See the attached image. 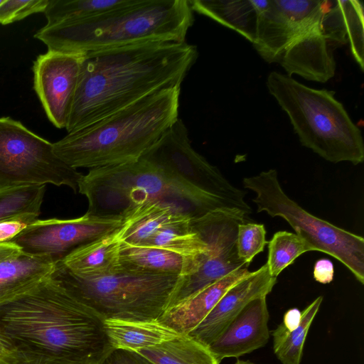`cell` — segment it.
<instances>
[{
    "label": "cell",
    "mask_w": 364,
    "mask_h": 364,
    "mask_svg": "<svg viewBox=\"0 0 364 364\" xmlns=\"http://www.w3.org/2000/svg\"><path fill=\"white\" fill-rule=\"evenodd\" d=\"M313 275L314 279L321 284H329L333 279L334 267L328 259L317 260L314 267Z\"/></svg>",
    "instance_id": "cell-37"
},
{
    "label": "cell",
    "mask_w": 364,
    "mask_h": 364,
    "mask_svg": "<svg viewBox=\"0 0 364 364\" xmlns=\"http://www.w3.org/2000/svg\"><path fill=\"white\" fill-rule=\"evenodd\" d=\"M125 218L122 241L134 246H144L158 232L168 226L192 220L189 216L158 203L142 206Z\"/></svg>",
    "instance_id": "cell-24"
},
{
    "label": "cell",
    "mask_w": 364,
    "mask_h": 364,
    "mask_svg": "<svg viewBox=\"0 0 364 364\" xmlns=\"http://www.w3.org/2000/svg\"><path fill=\"white\" fill-rule=\"evenodd\" d=\"M263 224L242 222L237 225L236 249L239 258L249 264L253 258L262 252L268 243Z\"/></svg>",
    "instance_id": "cell-32"
},
{
    "label": "cell",
    "mask_w": 364,
    "mask_h": 364,
    "mask_svg": "<svg viewBox=\"0 0 364 364\" xmlns=\"http://www.w3.org/2000/svg\"><path fill=\"white\" fill-rule=\"evenodd\" d=\"M243 186L252 191L257 212L284 218L313 251L326 253L343 264L364 284V239L314 216L291 200L283 191L275 169L246 177Z\"/></svg>",
    "instance_id": "cell-8"
},
{
    "label": "cell",
    "mask_w": 364,
    "mask_h": 364,
    "mask_svg": "<svg viewBox=\"0 0 364 364\" xmlns=\"http://www.w3.org/2000/svg\"><path fill=\"white\" fill-rule=\"evenodd\" d=\"M334 50L322 32L321 21L296 37L277 63L289 76L296 74L308 80L326 82L335 75Z\"/></svg>",
    "instance_id": "cell-17"
},
{
    "label": "cell",
    "mask_w": 364,
    "mask_h": 364,
    "mask_svg": "<svg viewBox=\"0 0 364 364\" xmlns=\"http://www.w3.org/2000/svg\"><path fill=\"white\" fill-rule=\"evenodd\" d=\"M97 364H154L136 351L112 348Z\"/></svg>",
    "instance_id": "cell-35"
},
{
    "label": "cell",
    "mask_w": 364,
    "mask_h": 364,
    "mask_svg": "<svg viewBox=\"0 0 364 364\" xmlns=\"http://www.w3.org/2000/svg\"><path fill=\"white\" fill-rule=\"evenodd\" d=\"M313 251L311 246L296 233L279 231L268 242L267 265L271 276L279 274L302 254Z\"/></svg>",
    "instance_id": "cell-30"
},
{
    "label": "cell",
    "mask_w": 364,
    "mask_h": 364,
    "mask_svg": "<svg viewBox=\"0 0 364 364\" xmlns=\"http://www.w3.org/2000/svg\"><path fill=\"white\" fill-rule=\"evenodd\" d=\"M55 262L23 252L0 261V305L25 294L50 275Z\"/></svg>",
    "instance_id": "cell-20"
},
{
    "label": "cell",
    "mask_w": 364,
    "mask_h": 364,
    "mask_svg": "<svg viewBox=\"0 0 364 364\" xmlns=\"http://www.w3.org/2000/svg\"><path fill=\"white\" fill-rule=\"evenodd\" d=\"M50 278L103 321H157L167 309L182 276L134 272L121 267L96 277H82L60 261Z\"/></svg>",
    "instance_id": "cell-7"
},
{
    "label": "cell",
    "mask_w": 364,
    "mask_h": 364,
    "mask_svg": "<svg viewBox=\"0 0 364 364\" xmlns=\"http://www.w3.org/2000/svg\"><path fill=\"white\" fill-rule=\"evenodd\" d=\"M250 272L248 267L236 269L167 309L157 321L178 334H188L206 317L227 291Z\"/></svg>",
    "instance_id": "cell-18"
},
{
    "label": "cell",
    "mask_w": 364,
    "mask_h": 364,
    "mask_svg": "<svg viewBox=\"0 0 364 364\" xmlns=\"http://www.w3.org/2000/svg\"><path fill=\"white\" fill-rule=\"evenodd\" d=\"M38 215L27 213L0 220V243L9 242L33 222Z\"/></svg>",
    "instance_id": "cell-34"
},
{
    "label": "cell",
    "mask_w": 364,
    "mask_h": 364,
    "mask_svg": "<svg viewBox=\"0 0 364 364\" xmlns=\"http://www.w3.org/2000/svg\"><path fill=\"white\" fill-rule=\"evenodd\" d=\"M121 267L125 270L155 274H177L182 277L195 273L199 263L169 250L151 246H134L121 243Z\"/></svg>",
    "instance_id": "cell-21"
},
{
    "label": "cell",
    "mask_w": 364,
    "mask_h": 364,
    "mask_svg": "<svg viewBox=\"0 0 364 364\" xmlns=\"http://www.w3.org/2000/svg\"><path fill=\"white\" fill-rule=\"evenodd\" d=\"M328 1L270 0L257 21L255 49L266 62L277 63L300 34L319 23Z\"/></svg>",
    "instance_id": "cell-13"
},
{
    "label": "cell",
    "mask_w": 364,
    "mask_h": 364,
    "mask_svg": "<svg viewBox=\"0 0 364 364\" xmlns=\"http://www.w3.org/2000/svg\"><path fill=\"white\" fill-rule=\"evenodd\" d=\"M235 364H255V363H252L248 360H242L237 359V361L235 363Z\"/></svg>",
    "instance_id": "cell-41"
},
{
    "label": "cell",
    "mask_w": 364,
    "mask_h": 364,
    "mask_svg": "<svg viewBox=\"0 0 364 364\" xmlns=\"http://www.w3.org/2000/svg\"><path fill=\"white\" fill-rule=\"evenodd\" d=\"M301 320V311L296 308H292L285 312L282 324L287 330L292 331L298 327Z\"/></svg>",
    "instance_id": "cell-39"
},
{
    "label": "cell",
    "mask_w": 364,
    "mask_h": 364,
    "mask_svg": "<svg viewBox=\"0 0 364 364\" xmlns=\"http://www.w3.org/2000/svg\"><path fill=\"white\" fill-rule=\"evenodd\" d=\"M46 186L0 188V220L27 213L40 215Z\"/></svg>",
    "instance_id": "cell-29"
},
{
    "label": "cell",
    "mask_w": 364,
    "mask_h": 364,
    "mask_svg": "<svg viewBox=\"0 0 364 364\" xmlns=\"http://www.w3.org/2000/svg\"><path fill=\"white\" fill-rule=\"evenodd\" d=\"M141 159L193 192L218 200L248 216L252 213L245 200V193L192 147L188 129L179 117Z\"/></svg>",
    "instance_id": "cell-10"
},
{
    "label": "cell",
    "mask_w": 364,
    "mask_h": 364,
    "mask_svg": "<svg viewBox=\"0 0 364 364\" xmlns=\"http://www.w3.org/2000/svg\"><path fill=\"white\" fill-rule=\"evenodd\" d=\"M77 191L87 198V213L104 218L124 219L154 203L169 206L192 220L213 210L234 209L190 191L141 158L132 163L90 169L82 176Z\"/></svg>",
    "instance_id": "cell-5"
},
{
    "label": "cell",
    "mask_w": 364,
    "mask_h": 364,
    "mask_svg": "<svg viewBox=\"0 0 364 364\" xmlns=\"http://www.w3.org/2000/svg\"><path fill=\"white\" fill-rule=\"evenodd\" d=\"M0 330L24 353L97 364L112 348L104 321L49 276L0 305Z\"/></svg>",
    "instance_id": "cell-2"
},
{
    "label": "cell",
    "mask_w": 364,
    "mask_h": 364,
    "mask_svg": "<svg viewBox=\"0 0 364 364\" xmlns=\"http://www.w3.org/2000/svg\"><path fill=\"white\" fill-rule=\"evenodd\" d=\"M144 246L156 247L199 263L208 252L207 244L191 228V220L168 226L153 236Z\"/></svg>",
    "instance_id": "cell-28"
},
{
    "label": "cell",
    "mask_w": 364,
    "mask_h": 364,
    "mask_svg": "<svg viewBox=\"0 0 364 364\" xmlns=\"http://www.w3.org/2000/svg\"><path fill=\"white\" fill-rule=\"evenodd\" d=\"M124 225L112 233L77 247L60 262L82 277H101L117 272L121 269L119 250Z\"/></svg>",
    "instance_id": "cell-19"
},
{
    "label": "cell",
    "mask_w": 364,
    "mask_h": 364,
    "mask_svg": "<svg viewBox=\"0 0 364 364\" xmlns=\"http://www.w3.org/2000/svg\"><path fill=\"white\" fill-rule=\"evenodd\" d=\"M21 249L13 242L0 243V261L21 252Z\"/></svg>",
    "instance_id": "cell-40"
},
{
    "label": "cell",
    "mask_w": 364,
    "mask_h": 364,
    "mask_svg": "<svg viewBox=\"0 0 364 364\" xmlns=\"http://www.w3.org/2000/svg\"><path fill=\"white\" fill-rule=\"evenodd\" d=\"M154 364H219L208 348L188 335L137 351Z\"/></svg>",
    "instance_id": "cell-25"
},
{
    "label": "cell",
    "mask_w": 364,
    "mask_h": 364,
    "mask_svg": "<svg viewBox=\"0 0 364 364\" xmlns=\"http://www.w3.org/2000/svg\"><path fill=\"white\" fill-rule=\"evenodd\" d=\"M198 56L197 47L186 41H150L85 53L68 133L155 92L181 86Z\"/></svg>",
    "instance_id": "cell-1"
},
{
    "label": "cell",
    "mask_w": 364,
    "mask_h": 364,
    "mask_svg": "<svg viewBox=\"0 0 364 364\" xmlns=\"http://www.w3.org/2000/svg\"><path fill=\"white\" fill-rule=\"evenodd\" d=\"M266 84L302 146L332 163L357 165L364 161L360 129L334 91L309 87L277 71L269 73Z\"/></svg>",
    "instance_id": "cell-6"
},
{
    "label": "cell",
    "mask_w": 364,
    "mask_h": 364,
    "mask_svg": "<svg viewBox=\"0 0 364 364\" xmlns=\"http://www.w3.org/2000/svg\"><path fill=\"white\" fill-rule=\"evenodd\" d=\"M341 11L348 42L353 57L360 70L364 68L363 4L358 0H337Z\"/></svg>",
    "instance_id": "cell-31"
},
{
    "label": "cell",
    "mask_w": 364,
    "mask_h": 364,
    "mask_svg": "<svg viewBox=\"0 0 364 364\" xmlns=\"http://www.w3.org/2000/svg\"><path fill=\"white\" fill-rule=\"evenodd\" d=\"M82 176L55 154L53 143L18 120L0 117V188L50 183L76 192Z\"/></svg>",
    "instance_id": "cell-9"
},
{
    "label": "cell",
    "mask_w": 364,
    "mask_h": 364,
    "mask_svg": "<svg viewBox=\"0 0 364 364\" xmlns=\"http://www.w3.org/2000/svg\"><path fill=\"white\" fill-rule=\"evenodd\" d=\"M48 3L49 0H4L0 4V23L6 25L44 12Z\"/></svg>",
    "instance_id": "cell-33"
},
{
    "label": "cell",
    "mask_w": 364,
    "mask_h": 364,
    "mask_svg": "<svg viewBox=\"0 0 364 364\" xmlns=\"http://www.w3.org/2000/svg\"><path fill=\"white\" fill-rule=\"evenodd\" d=\"M104 328L112 348L138 351L169 341L178 334L153 321L104 320Z\"/></svg>",
    "instance_id": "cell-23"
},
{
    "label": "cell",
    "mask_w": 364,
    "mask_h": 364,
    "mask_svg": "<svg viewBox=\"0 0 364 364\" xmlns=\"http://www.w3.org/2000/svg\"><path fill=\"white\" fill-rule=\"evenodd\" d=\"M18 356V350L0 330V364H11Z\"/></svg>",
    "instance_id": "cell-38"
},
{
    "label": "cell",
    "mask_w": 364,
    "mask_h": 364,
    "mask_svg": "<svg viewBox=\"0 0 364 364\" xmlns=\"http://www.w3.org/2000/svg\"><path fill=\"white\" fill-rule=\"evenodd\" d=\"M84 56V53L48 50L33 63V87L57 128L66 127Z\"/></svg>",
    "instance_id": "cell-14"
},
{
    "label": "cell",
    "mask_w": 364,
    "mask_h": 364,
    "mask_svg": "<svg viewBox=\"0 0 364 364\" xmlns=\"http://www.w3.org/2000/svg\"><path fill=\"white\" fill-rule=\"evenodd\" d=\"M276 282L277 278L270 275L267 264L250 272L230 288L206 317L186 335L208 347L250 301L267 296Z\"/></svg>",
    "instance_id": "cell-15"
},
{
    "label": "cell",
    "mask_w": 364,
    "mask_h": 364,
    "mask_svg": "<svg viewBox=\"0 0 364 364\" xmlns=\"http://www.w3.org/2000/svg\"><path fill=\"white\" fill-rule=\"evenodd\" d=\"M269 318L267 296L254 299L208 346L209 350L220 363L264 346L269 338Z\"/></svg>",
    "instance_id": "cell-16"
},
{
    "label": "cell",
    "mask_w": 364,
    "mask_h": 364,
    "mask_svg": "<svg viewBox=\"0 0 364 364\" xmlns=\"http://www.w3.org/2000/svg\"><path fill=\"white\" fill-rule=\"evenodd\" d=\"M136 0H49L44 11L48 25L84 21L126 7Z\"/></svg>",
    "instance_id": "cell-26"
},
{
    "label": "cell",
    "mask_w": 364,
    "mask_h": 364,
    "mask_svg": "<svg viewBox=\"0 0 364 364\" xmlns=\"http://www.w3.org/2000/svg\"><path fill=\"white\" fill-rule=\"evenodd\" d=\"M126 218L89 215L72 219H37L11 242L22 252L47 255L55 262L77 247L121 228Z\"/></svg>",
    "instance_id": "cell-12"
},
{
    "label": "cell",
    "mask_w": 364,
    "mask_h": 364,
    "mask_svg": "<svg viewBox=\"0 0 364 364\" xmlns=\"http://www.w3.org/2000/svg\"><path fill=\"white\" fill-rule=\"evenodd\" d=\"M4 0H0V4L3 2Z\"/></svg>",
    "instance_id": "cell-42"
},
{
    "label": "cell",
    "mask_w": 364,
    "mask_h": 364,
    "mask_svg": "<svg viewBox=\"0 0 364 364\" xmlns=\"http://www.w3.org/2000/svg\"><path fill=\"white\" fill-rule=\"evenodd\" d=\"M181 86L155 92L53 143L72 168L135 162L178 118Z\"/></svg>",
    "instance_id": "cell-3"
},
{
    "label": "cell",
    "mask_w": 364,
    "mask_h": 364,
    "mask_svg": "<svg viewBox=\"0 0 364 364\" xmlns=\"http://www.w3.org/2000/svg\"><path fill=\"white\" fill-rule=\"evenodd\" d=\"M193 11L232 29L253 43L262 13L254 0H189Z\"/></svg>",
    "instance_id": "cell-22"
},
{
    "label": "cell",
    "mask_w": 364,
    "mask_h": 364,
    "mask_svg": "<svg viewBox=\"0 0 364 364\" xmlns=\"http://www.w3.org/2000/svg\"><path fill=\"white\" fill-rule=\"evenodd\" d=\"M11 364H92L63 358L18 352L17 359Z\"/></svg>",
    "instance_id": "cell-36"
},
{
    "label": "cell",
    "mask_w": 364,
    "mask_h": 364,
    "mask_svg": "<svg viewBox=\"0 0 364 364\" xmlns=\"http://www.w3.org/2000/svg\"><path fill=\"white\" fill-rule=\"evenodd\" d=\"M248 221V215L233 209L213 210L191 220V228L207 244L208 252L195 273L181 277L167 309L236 269L249 267L239 258L236 249L237 225Z\"/></svg>",
    "instance_id": "cell-11"
},
{
    "label": "cell",
    "mask_w": 364,
    "mask_h": 364,
    "mask_svg": "<svg viewBox=\"0 0 364 364\" xmlns=\"http://www.w3.org/2000/svg\"><path fill=\"white\" fill-rule=\"evenodd\" d=\"M322 301L321 296L317 297L301 311L295 329L289 331L282 323L272 331L274 352L282 364H300L307 333Z\"/></svg>",
    "instance_id": "cell-27"
},
{
    "label": "cell",
    "mask_w": 364,
    "mask_h": 364,
    "mask_svg": "<svg viewBox=\"0 0 364 364\" xmlns=\"http://www.w3.org/2000/svg\"><path fill=\"white\" fill-rule=\"evenodd\" d=\"M194 22L189 0H136L95 18L46 24L34 37L48 50L88 53L150 41H186Z\"/></svg>",
    "instance_id": "cell-4"
}]
</instances>
